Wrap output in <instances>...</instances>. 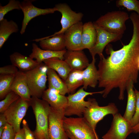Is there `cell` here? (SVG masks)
I'll list each match as a JSON object with an SVG mask.
<instances>
[{"mask_svg":"<svg viewBox=\"0 0 139 139\" xmlns=\"http://www.w3.org/2000/svg\"><path fill=\"white\" fill-rule=\"evenodd\" d=\"M111 127L103 139H126L132 133L131 122L118 112L113 116Z\"/></svg>","mask_w":139,"mask_h":139,"instance_id":"obj_10","label":"cell"},{"mask_svg":"<svg viewBox=\"0 0 139 139\" xmlns=\"http://www.w3.org/2000/svg\"><path fill=\"white\" fill-rule=\"evenodd\" d=\"M134 84L132 81L126 87L127 103L126 109L123 116L125 119L131 122L135 112L136 101V94L134 90Z\"/></svg>","mask_w":139,"mask_h":139,"instance_id":"obj_25","label":"cell"},{"mask_svg":"<svg viewBox=\"0 0 139 139\" xmlns=\"http://www.w3.org/2000/svg\"><path fill=\"white\" fill-rule=\"evenodd\" d=\"M10 59L12 64L18 68L20 71L25 72L34 69L40 64L29 56L18 52L11 54Z\"/></svg>","mask_w":139,"mask_h":139,"instance_id":"obj_18","label":"cell"},{"mask_svg":"<svg viewBox=\"0 0 139 139\" xmlns=\"http://www.w3.org/2000/svg\"><path fill=\"white\" fill-rule=\"evenodd\" d=\"M20 97L15 92L11 91L5 98L0 101V112L3 113L13 103L18 99Z\"/></svg>","mask_w":139,"mask_h":139,"instance_id":"obj_29","label":"cell"},{"mask_svg":"<svg viewBox=\"0 0 139 139\" xmlns=\"http://www.w3.org/2000/svg\"><path fill=\"white\" fill-rule=\"evenodd\" d=\"M132 133L136 134L139 133V123L132 128Z\"/></svg>","mask_w":139,"mask_h":139,"instance_id":"obj_38","label":"cell"},{"mask_svg":"<svg viewBox=\"0 0 139 139\" xmlns=\"http://www.w3.org/2000/svg\"><path fill=\"white\" fill-rule=\"evenodd\" d=\"M19 30L18 25L13 20L8 21L4 18L0 21V48L11 34L18 32Z\"/></svg>","mask_w":139,"mask_h":139,"instance_id":"obj_24","label":"cell"},{"mask_svg":"<svg viewBox=\"0 0 139 139\" xmlns=\"http://www.w3.org/2000/svg\"><path fill=\"white\" fill-rule=\"evenodd\" d=\"M95 58H92L91 62L82 71V87L85 90H86L88 86L95 88L98 83L99 75L98 70L95 65Z\"/></svg>","mask_w":139,"mask_h":139,"instance_id":"obj_20","label":"cell"},{"mask_svg":"<svg viewBox=\"0 0 139 139\" xmlns=\"http://www.w3.org/2000/svg\"><path fill=\"white\" fill-rule=\"evenodd\" d=\"M97 32V37L95 43L89 51L92 58H95L96 54L99 56L100 59L105 57L103 52L105 48L111 42H114L120 39L122 34H115L109 32L93 22Z\"/></svg>","mask_w":139,"mask_h":139,"instance_id":"obj_12","label":"cell"},{"mask_svg":"<svg viewBox=\"0 0 139 139\" xmlns=\"http://www.w3.org/2000/svg\"><path fill=\"white\" fill-rule=\"evenodd\" d=\"M19 71L17 67L12 64L0 68V74L15 75Z\"/></svg>","mask_w":139,"mask_h":139,"instance_id":"obj_34","label":"cell"},{"mask_svg":"<svg viewBox=\"0 0 139 139\" xmlns=\"http://www.w3.org/2000/svg\"><path fill=\"white\" fill-rule=\"evenodd\" d=\"M48 88L55 89L62 95L68 93V91L64 82L60 79L56 72L53 69L48 68L47 71Z\"/></svg>","mask_w":139,"mask_h":139,"instance_id":"obj_26","label":"cell"},{"mask_svg":"<svg viewBox=\"0 0 139 139\" xmlns=\"http://www.w3.org/2000/svg\"><path fill=\"white\" fill-rule=\"evenodd\" d=\"M39 42L40 46L43 50L60 51L66 49L64 34L56 35L41 40Z\"/></svg>","mask_w":139,"mask_h":139,"instance_id":"obj_21","label":"cell"},{"mask_svg":"<svg viewBox=\"0 0 139 139\" xmlns=\"http://www.w3.org/2000/svg\"><path fill=\"white\" fill-rule=\"evenodd\" d=\"M36 122L33 132L36 139H50L48 133V115L50 107L45 100L32 97L29 101Z\"/></svg>","mask_w":139,"mask_h":139,"instance_id":"obj_2","label":"cell"},{"mask_svg":"<svg viewBox=\"0 0 139 139\" xmlns=\"http://www.w3.org/2000/svg\"><path fill=\"white\" fill-rule=\"evenodd\" d=\"M10 89L23 99L28 101L31 100V96L25 72L18 71L15 75Z\"/></svg>","mask_w":139,"mask_h":139,"instance_id":"obj_16","label":"cell"},{"mask_svg":"<svg viewBox=\"0 0 139 139\" xmlns=\"http://www.w3.org/2000/svg\"><path fill=\"white\" fill-rule=\"evenodd\" d=\"M138 70L139 71V57H138Z\"/></svg>","mask_w":139,"mask_h":139,"instance_id":"obj_41","label":"cell"},{"mask_svg":"<svg viewBox=\"0 0 139 139\" xmlns=\"http://www.w3.org/2000/svg\"><path fill=\"white\" fill-rule=\"evenodd\" d=\"M82 36L83 49L89 50L94 45L97 39V32L93 22L89 21L83 24Z\"/></svg>","mask_w":139,"mask_h":139,"instance_id":"obj_22","label":"cell"},{"mask_svg":"<svg viewBox=\"0 0 139 139\" xmlns=\"http://www.w3.org/2000/svg\"><path fill=\"white\" fill-rule=\"evenodd\" d=\"M48 69V67L42 63L34 69L25 72L32 97L41 98L46 90Z\"/></svg>","mask_w":139,"mask_h":139,"instance_id":"obj_5","label":"cell"},{"mask_svg":"<svg viewBox=\"0 0 139 139\" xmlns=\"http://www.w3.org/2000/svg\"><path fill=\"white\" fill-rule=\"evenodd\" d=\"M34 0H24L20 3L21 9L23 14V18L20 31L21 34H23L29 22L32 19L40 15L53 13L57 11L55 7L45 9L39 8L32 4Z\"/></svg>","mask_w":139,"mask_h":139,"instance_id":"obj_13","label":"cell"},{"mask_svg":"<svg viewBox=\"0 0 139 139\" xmlns=\"http://www.w3.org/2000/svg\"><path fill=\"white\" fill-rule=\"evenodd\" d=\"M83 24L81 22L73 25L64 33L66 47L67 50H83L82 40Z\"/></svg>","mask_w":139,"mask_h":139,"instance_id":"obj_14","label":"cell"},{"mask_svg":"<svg viewBox=\"0 0 139 139\" xmlns=\"http://www.w3.org/2000/svg\"><path fill=\"white\" fill-rule=\"evenodd\" d=\"M129 18L126 12L114 11L101 16L94 22L109 32L123 34L126 29L125 22Z\"/></svg>","mask_w":139,"mask_h":139,"instance_id":"obj_4","label":"cell"},{"mask_svg":"<svg viewBox=\"0 0 139 139\" xmlns=\"http://www.w3.org/2000/svg\"><path fill=\"white\" fill-rule=\"evenodd\" d=\"M64 60L71 70L82 71L90 64L88 59L83 50H66L64 55Z\"/></svg>","mask_w":139,"mask_h":139,"instance_id":"obj_15","label":"cell"},{"mask_svg":"<svg viewBox=\"0 0 139 139\" xmlns=\"http://www.w3.org/2000/svg\"><path fill=\"white\" fill-rule=\"evenodd\" d=\"M118 7L123 6L128 11H134L136 12L139 17V1L137 0H118L116 1Z\"/></svg>","mask_w":139,"mask_h":139,"instance_id":"obj_30","label":"cell"},{"mask_svg":"<svg viewBox=\"0 0 139 139\" xmlns=\"http://www.w3.org/2000/svg\"><path fill=\"white\" fill-rule=\"evenodd\" d=\"M63 124L66 133L75 139H99L96 131L93 130L83 117L65 116Z\"/></svg>","mask_w":139,"mask_h":139,"instance_id":"obj_3","label":"cell"},{"mask_svg":"<svg viewBox=\"0 0 139 139\" xmlns=\"http://www.w3.org/2000/svg\"><path fill=\"white\" fill-rule=\"evenodd\" d=\"M132 38L127 45L114 50L111 45L106 47L109 56L100 59L98 65V87L104 88L102 96L106 97L114 89L118 88V98L124 99V92L132 81L137 82L139 70V24L133 25Z\"/></svg>","mask_w":139,"mask_h":139,"instance_id":"obj_1","label":"cell"},{"mask_svg":"<svg viewBox=\"0 0 139 139\" xmlns=\"http://www.w3.org/2000/svg\"><path fill=\"white\" fill-rule=\"evenodd\" d=\"M64 109L50 107L48 115V133L50 139H68L63 124Z\"/></svg>","mask_w":139,"mask_h":139,"instance_id":"obj_9","label":"cell"},{"mask_svg":"<svg viewBox=\"0 0 139 139\" xmlns=\"http://www.w3.org/2000/svg\"><path fill=\"white\" fill-rule=\"evenodd\" d=\"M29 106V101L20 97L3 113L6 118L7 123L13 126L16 133L21 129V122Z\"/></svg>","mask_w":139,"mask_h":139,"instance_id":"obj_8","label":"cell"},{"mask_svg":"<svg viewBox=\"0 0 139 139\" xmlns=\"http://www.w3.org/2000/svg\"><path fill=\"white\" fill-rule=\"evenodd\" d=\"M14 139H25L24 132L23 128L16 133Z\"/></svg>","mask_w":139,"mask_h":139,"instance_id":"obj_36","label":"cell"},{"mask_svg":"<svg viewBox=\"0 0 139 139\" xmlns=\"http://www.w3.org/2000/svg\"><path fill=\"white\" fill-rule=\"evenodd\" d=\"M82 71L71 70L68 74L64 81L68 90V94L74 93L77 88L83 85Z\"/></svg>","mask_w":139,"mask_h":139,"instance_id":"obj_27","label":"cell"},{"mask_svg":"<svg viewBox=\"0 0 139 139\" xmlns=\"http://www.w3.org/2000/svg\"><path fill=\"white\" fill-rule=\"evenodd\" d=\"M15 75H0V99H3L11 91L10 88Z\"/></svg>","mask_w":139,"mask_h":139,"instance_id":"obj_28","label":"cell"},{"mask_svg":"<svg viewBox=\"0 0 139 139\" xmlns=\"http://www.w3.org/2000/svg\"><path fill=\"white\" fill-rule=\"evenodd\" d=\"M32 52L29 56L35 59L40 64L43 63L45 60L54 57L64 60V55L66 50L65 49L60 51H53L44 50L40 48L35 43L32 44Z\"/></svg>","mask_w":139,"mask_h":139,"instance_id":"obj_19","label":"cell"},{"mask_svg":"<svg viewBox=\"0 0 139 139\" xmlns=\"http://www.w3.org/2000/svg\"><path fill=\"white\" fill-rule=\"evenodd\" d=\"M22 123V128L24 132L25 139H36L33 132L29 128L26 120L23 119Z\"/></svg>","mask_w":139,"mask_h":139,"instance_id":"obj_35","label":"cell"},{"mask_svg":"<svg viewBox=\"0 0 139 139\" xmlns=\"http://www.w3.org/2000/svg\"><path fill=\"white\" fill-rule=\"evenodd\" d=\"M7 123L6 118L3 113L0 115V127L5 126Z\"/></svg>","mask_w":139,"mask_h":139,"instance_id":"obj_37","label":"cell"},{"mask_svg":"<svg viewBox=\"0 0 139 139\" xmlns=\"http://www.w3.org/2000/svg\"><path fill=\"white\" fill-rule=\"evenodd\" d=\"M96 93L102 94L103 91L88 92L85 91L82 87L75 93L69 94L67 97V103L64 109L65 116L76 115L79 117H82L85 110L90 104V101L89 98L87 101H85V98L88 95Z\"/></svg>","mask_w":139,"mask_h":139,"instance_id":"obj_6","label":"cell"},{"mask_svg":"<svg viewBox=\"0 0 139 139\" xmlns=\"http://www.w3.org/2000/svg\"><path fill=\"white\" fill-rule=\"evenodd\" d=\"M41 98L48 102L51 107L56 109H65L68 102L67 97L52 88L46 90Z\"/></svg>","mask_w":139,"mask_h":139,"instance_id":"obj_17","label":"cell"},{"mask_svg":"<svg viewBox=\"0 0 139 139\" xmlns=\"http://www.w3.org/2000/svg\"><path fill=\"white\" fill-rule=\"evenodd\" d=\"M134 89L136 96V101L135 112L131 121L132 127L139 123V91L135 88Z\"/></svg>","mask_w":139,"mask_h":139,"instance_id":"obj_32","label":"cell"},{"mask_svg":"<svg viewBox=\"0 0 139 139\" xmlns=\"http://www.w3.org/2000/svg\"><path fill=\"white\" fill-rule=\"evenodd\" d=\"M5 126H3L0 127V139L1 138L2 135L4 131Z\"/></svg>","mask_w":139,"mask_h":139,"instance_id":"obj_39","label":"cell"},{"mask_svg":"<svg viewBox=\"0 0 139 139\" xmlns=\"http://www.w3.org/2000/svg\"><path fill=\"white\" fill-rule=\"evenodd\" d=\"M57 11L60 13L62 18L60 22L62 28L59 31L50 36L39 39V40L48 38L55 35L64 32L73 25L81 21L83 14L81 12L76 13L73 11L70 7L65 3H59L55 7Z\"/></svg>","mask_w":139,"mask_h":139,"instance_id":"obj_11","label":"cell"},{"mask_svg":"<svg viewBox=\"0 0 139 139\" xmlns=\"http://www.w3.org/2000/svg\"><path fill=\"white\" fill-rule=\"evenodd\" d=\"M43 63L48 68L57 72L59 76L65 81L71 71L70 67L64 60L54 57L45 60Z\"/></svg>","mask_w":139,"mask_h":139,"instance_id":"obj_23","label":"cell"},{"mask_svg":"<svg viewBox=\"0 0 139 139\" xmlns=\"http://www.w3.org/2000/svg\"><path fill=\"white\" fill-rule=\"evenodd\" d=\"M67 134L68 137L69 138H70V139H75L71 135L67 133Z\"/></svg>","mask_w":139,"mask_h":139,"instance_id":"obj_40","label":"cell"},{"mask_svg":"<svg viewBox=\"0 0 139 139\" xmlns=\"http://www.w3.org/2000/svg\"><path fill=\"white\" fill-rule=\"evenodd\" d=\"M16 134L13 126L7 123L5 126L1 139H14Z\"/></svg>","mask_w":139,"mask_h":139,"instance_id":"obj_33","label":"cell"},{"mask_svg":"<svg viewBox=\"0 0 139 139\" xmlns=\"http://www.w3.org/2000/svg\"><path fill=\"white\" fill-rule=\"evenodd\" d=\"M19 1L16 0H10L6 5L2 6L0 5V21L4 18V16L8 12L14 10H21Z\"/></svg>","mask_w":139,"mask_h":139,"instance_id":"obj_31","label":"cell"},{"mask_svg":"<svg viewBox=\"0 0 139 139\" xmlns=\"http://www.w3.org/2000/svg\"><path fill=\"white\" fill-rule=\"evenodd\" d=\"M90 101L89 106L85 110L83 117L95 131L98 122L106 115L111 114L113 116L118 112L117 107L114 103H110L107 106H100L96 100L89 98Z\"/></svg>","mask_w":139,"mask_h":139,"instance_id":"obj_7","label":"cell"}]
</instances>
